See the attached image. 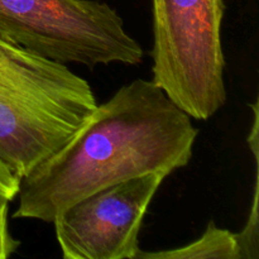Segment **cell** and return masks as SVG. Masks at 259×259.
<instances>
[{"instance_id": "8992f818", "label": "cell", "mask_w": 259, "mask_h": 259, "mask_svg": "<svg viewBox=\"0 0 259 259\" xmlns=\"http://www.w3.org/2000/svg\"><path fill=\"white\" fill-rule=\"evenodd\" d=\"M242 259L235 233L209 222L201 237L190 244L159 252H139L137 259Z\"/></svg>"}, {"instance_id": "ba28073f", "label": "cell", "mask_w": 259, "mask_h": 259, "mask_svg": "<svg viewBox=\"0 0 259 259\" xmlns=\"http://www.w3.org/2000/svg\"><path fill=\"white\" fill-rule=\"evenodd\" d=\"M9 201L0 197V259H7L14 254L20 247V242L9 232L8 224Z\"/></svg>"}, {"instance_id": "6da1fadb", "label": "cell", "mask_w": 259, "mask_h": 259, "mask_svg": "<svg viewBox=\"0 0 259 259\" xmlns=\"http://www.w3.org/2000/svg\"><path fill=\"white\" fill-rule=\"evenodd\" d=\"M199 131L153 80L137 78L98 104L58 151L20 180L15 219L52 223L73 202L118 182L190 163Z\"/></svg>"}, {"instance_id": "7a4b0ae2", "label": "cell", "mask_w": 259, "mask_h": 259, "mask_svg": "<svg viewBox=\"0 0 259 259\" xmlns=\"http://www.w3.org/2000/svg\"><path fill=\"white\" fill-rule=\"evenodd\" d=\"M67 65L0 38V161L20 180L61 148L96 108Z\"/></svg>"}, {"instance_id": "3957f363", "label": "cell", "mask_w": 259, "mask_h": 259, "mask_svg": "<svg viewBox=\"0 0 259 259\" xmlns=\"http://www.w3.org/2000/svg\"><path fill=\"white\" fill-rule=\"evenodd\" d=\"M224 13L225 0H152V80L196 120L227 103Z\"/></svg>"}, {"instance_id": "5b68a950", "label": "cell", "mask_w": 259, "mask_h": 259, "mask_svg": "<svg viewBox=\"0 0 259 259\" xmlns=\"http://www.w3.org/2000/svg\"><path fill=\"white\" fill-rule=\"evenodd\" d=\"M167 176L143 175L73 202L56 215V238L66 259H137L144 215Z\"/></svg>"}, {"instance_id": "9c48e42d", "label": "cell", "mask_w": 259, "mask_h": 259, "mask_svg": "<svg viewBox=\"0 0 259 259\" xmlns=\"http://www.w3.org/2000/svg\"><path fill=\"white\" fill-rule=\"evenodd\" d=\"M20 187V179L0 161V197L13 201Z\"/></svg>"}, {"instance_id": "52a82bcc", "label": "cell", "mask_w": 259, "mask_h": 259, "mask_svg": "<svg viewBox=\"0 0 259 259\" xmlns=\"http://www.w3.org/2000/svg\"><path fill=\"white\" fill-rule=\"evenodd\" d=\"M253 111V123L250 133L248 136V144L252 152L253 161H254V186H253V199L252 207H250L249 217L247 223L239 233H235L238 243H239L242 259H258L259 258V223H258V157H259V144H258V119L259 108L258 100L250 104Z\"/></svg>"}, {"instance_id": "277c9868", "label": "cell", "mask_w": 259, "mask_h": 259, "mask_svg": "<svg viewBox=\"0 0 259 259\" xmlns=\"http://www.w3.org/2000/svg\"><path fill=\"white\" fill-rule=\"evenodd\" d=\"M0 38L61 63L91 68L143 61V48L100 0H0Z\"/></svg>"}]
</instances>
